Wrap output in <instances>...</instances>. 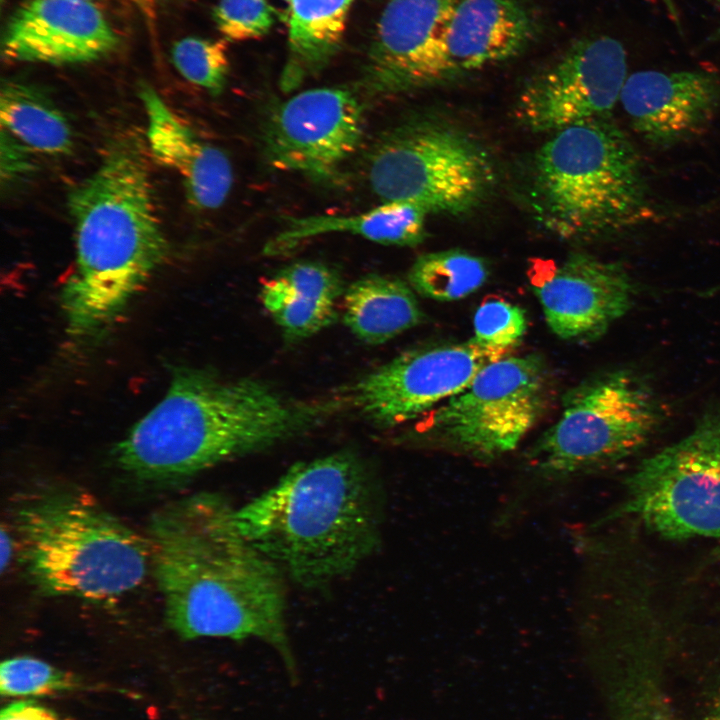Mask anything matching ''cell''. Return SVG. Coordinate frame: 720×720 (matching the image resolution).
<instances>
[{"label": "cell", "mask_w": 720, "mask_h": 720, "mask_svg": "<svg viewBox=\"0 0 720 720\" xmlns=\"http://www.w3.org/2000/svg\"><path fill=\"white\" fill-rule=\"evenodd\" d=\"M548 375L534 354L485 365L458 394L432 414L430 431L449 448L478 460L513 451L542 415Z\"/></svg>", "instance_id": "cell-10"}, {"label": "cell", "mask_w": 720, "mask_h": 720, "mask_svg": "<svg viewBox=\"0 0 720 720\" xmlns=\"http://www.w3.org/2000/svg\"><path fill=\"white\" fill-rule=\"evenodd\" d=\"M14 523L26 573L45 596L111 604L151 568L147 537L80 493L37 496L17 509Z\"/></svg>", "instance_id": "cell-5"}, {"label": "cell", "mask_w": 720, "mask_h": 720, "mask_svg": "<svg viewBox=\"0 0 720 720\" xmlns=\"http://www.w3.org/2000/svg\"><path fill=\"white\" fill-rule=\"evenodd\" d=\"M1 128L31 150L64 156L72 152L71 126L40 89L20 81H3L0 93Z\"/></svg>", "instance_id": "cell-24"}, {"label": "cell", "mask_w": 720, "mask_h": 720, "mask_svg": "<svg viewBox=\"0 0 720 720\" xmlns=\"http://www.w3.org/2000/svg\"><path fill=\"white\" fill-rule=\"evenodd\" d=\"M624 487L604 521L671 540H720V405L684 438L644 459Z\"/></svg>", "instance_id": "cell-8"}, {"label": "cell", "mask_w": 720, "mask_h": 720, "mask_svg": "<svg viewBox=\"0 0 720 720\" xmlns=\"http://www.w3.org/2000/svg\"><path fill=\"white\" fill-rule=\"evenodd\" d=\"M353 0H292L289 58L281 87L291 91L320 70L340 46Z\"/></svg>", "instance_id": "cell-23"}, {"label": "cell", "mask_w": 720, "mask_h": 720, "mask_svg": "<svg viewBox=\"0 0 720 720\" xmlns=\"http://www.w3.org/2000/svg\"><path fill=\"white\" fill-rule=\"evenodd\" d=\"M213 16L224 37L236 41L260 38L274 23L266 0H219Z\"/></svg>", "instance_id": "cell-29"}, {"label": "cell", "mask_w": 720, "mask_h": 720, "mask_svg": "<svg viewBox=\"0 0 720 720\" xmlns=\"http://www.w3.org/2000/svg\"><path fill=\"white\" fill-rule=\"evenodd\" d=\"M0 720H60L51 710L31 700L17 701L1 710Z\"/></svg>", "instance_id": "cell-31"}, {"label": "cell", "mask_w": 720, "mask_h": 720, "mask_svg": "<svg viewBox=\"0 0 720 720\" xmlns=\"http://www.w3.org/2000/svg\"><path fill=\"white\" fill-rule=\"evenodd\" d=\"M487 261L470 252L450 249L420 255L408 272L411 288L423 297L449 302L467 297L487 281Z\"/></svg>", "instance_id": "cell-25"}, {"label": "cell", "mask_w": 720, "mask_h": 720, "mask_svg": "<svg viewBox=\"0 0 720 720\" xmlns=\"http://www.w3.org/2000/svg\"><path fill=\"white\" fill-rule=\"evenodd\" d=\"M626 78V51L617 39L584 38L526 83L515 116L531 131L554 133L608 117Z\"/></svg>", "instance_id": "cell-11"}, {"label": "cell", "mask_w": 720, "mask_h": 720, "mask_svg": "<svg viewBox=\"0 0 720 720\" xmlns=\"http://www.w3.org/2000/svg\"><path fill=\"white\" fill-rule=\"evenodd\" d=\"M343 321L361 341L379 345L417 326L423 313L410 285L369 274L345 288Z\"/></svg>", "instance_id": "cell-22"}, {"label": "cell", "mask_w": 720, "mask_h": 720, "mask_svg": "<svg viewBox=\"0 0 720 720\" xmlns=\"http://www.w3.org/2000/svg\"><path fill=\"white\" fill-rule=\"evenodd\" d=\"M704 720H720V689L713 698Z\"/></svg>", "instance_id": "cell-34"}, {"label": "cell", "mask_w": 720, "mask_h": 720, "mask_svg": "<svg viewBox=\"0 0 720 720\" xmlns=\"http://www.w3.org/2000/svg\"><path fill=\"white\" fill-rule=\"evenodd\" d=\"M663 416L645 376L624 368L603 372L566 393L560 417L531 446L526 464L550 481L608 467L646 445Z\"/></svg>", "instance_id": "cell-7"}, {"label": "cell", "mask_w": 720, "mask_h": 720, "mask_svg": "<svg viewBox=\"0 0 720 720\" xmlns=\"http://www.w3.org/2000/svg\"><path fill=\"white\" fill-rule=\"evenodd\" d=\"M139 97L146 113L147 142L153 157L178 174L194 208H219L233 184L227 155L202 140L151 86L142 84Z\"/></svg>", "instance_id": "cell-19"}, {"label": "cell", "mask_w": 720, "mask_h": 720, "mask_svg": "<svg viewBox=\"0 0 720 720\" xmlns=\"http://www.w3.org/2000/svg\"><path fill=\"white\" fill-rule=\"evenodd\" d=\"M663 1H664L665 5L667 6L668 10L670 11V13L675 14V8H674L672 0H663ZM715 1L720 3V0H715Z\"/></svg>", "instance_id": "cell-35"}, {"label": "cell", "mask_w": 720, "mask_h": 720, "mask_svg": "<svg viewBox=\"0 0 720 720\" xmlns=\"http://www.w3.org/2000/svg\"><path fill=\"white\" fill-rule=\"evenodd\" d=\"M473 325V341L496 361L520 343L527 330V318L519 306L491 299L478 307Z\"/></svg>", "instance_id": "cell-27"}, {"label": "cell", "mask_w": 720, "mask_h": 720, "mask_svg": "<svg viewBox=\"0 0 720 720\" xmlns=\"http://www.w3.org/2000/svg\"><path fill=\"white\" fill-rule=\"evenodd\" d=\"M171 59L177 71L190 83L212 95L223 91L229 72L225 41L185 37L173 44Z\"/></svg>", "instance_id": "cell-26"}, {"label": "cell", "mask_w": 720, "mask_h": 720, "mask_svg": "<svg viewBox=\"0 0 720 720\" xmlns=\"http://www.w3.org/2000/svg\"><path fill=\"white\" fill-rule=\"evenodd\" d=\"M531 202L543 226L569 240L620 229L648 211L638 154L608 117L559 130L540 147Z\"/></svg>", "instance_id": "cell-6"}, {"label": "cell", "mask_w": 720, "mask_h": 720, "mask_svg": "<svg viewBox=\"0 0 720 720\" xmlns=\"http://www.w3.org/2000/svg\"><path fill=\"white\" fill-rule=\"evenodd\" d=\"M33 150L1 128V178L12 182L35 169Z\"/></svg>", "instance_id": "cell-30"}, {"label": "cell", "mask_w": 720, "mask_h": 720, "mask_svg": "<svg viewBox=\"0 0 720 720\" xmlns=\"http://www.w3.org/2000/svg\"><path fill=\"white\" fill-rule=\"evenodd\" d=\"M368 178L382 202H407L428 213L465 214L486 198L494 166L464 130L435 120L393 129L374 148Z\"/></svg>", "instance_id": "cell-9"}, {"label": "cell", "mask_w": 720, "mask_h": 720, "mask_svg": "<svg viewBox=\"0 0 720 720\" xmlns=\"http://www.w3.org/2000/svg\"><path fill=\"white\" fill-rule=\"evenodd\" d=\"M552 332L568 341L603 335L631 307L635 286L625 267L584 252L568 255L533 280Z\"/></svg>", "instance_id": "cell-14"}, {"label": "cell", "mask_w": 720, "mask_h": 720, "mask_svg": "<svg viewBox=\"0 0 720 720\" xmlns=\"http://www.w3.org/2000/svg\"><path fill=\"white\" fill-rule=\"evenodd\" d=\"M94 2L95 0H86ZM135 7L146 20L152 22L156 17V0H121Z\"/></svg>", "instance_id": "cell-33"}, {"label": "cell", "mask_w": 720, "mask_h": 720, "mask_svg": "<svg viewBox=\"0 0 720 720\" xmlns=\"http://www.w3.org/2000/svg\"><path fill=\"white\" fill-rule=\"evenodd\" d=\"M67 205L75 261L61 306L68 334L88 340L120 317L169 251L137 137L114 140L96 170L69 192Z\"/></svg>", "instance_id": "cell-3"}, {"label": "cell", "mask_w": 720, "mask_h": 720, "mask_svg": "<svg viewBox=\"0 0 720 720\" xmlns=\"http://www.w3.org/2000/svg\"><path fill=\"white\" fill-rule=\"evenodd\" d=\"M13 538L10 532L2 526L0 533V568L3 573L9 566L13 555Z\"/></svg>", "instance_id": "cell-32"}, {"label": "cell", "mask_w": 720, "mask_h": 720, "mask_svg": "<svg viewBox=\"0 0 720 720\" xmlns=\"http://www.w3.org/2000/svg\"><path fill=\"white\" fill-rule=\"evenodd\" d=\"M458 1L389 0L369 51V87L399 92L445 81L442 38Z\"/></svg>", "instance_id": "cell-15"}, {"label": "cell", "mask_w": 720, "mask_h": 720, "mask_svg": "<svg viewBox=\"0 0 720 720\" xmlns=\"http://www.w3.org/2000/svg\"><path fill=\"white\" fill-rule=\"evenodd\" d=\"M344 291L336 269L321 262L299 261L265 279L259 297L285 337L295 341L337 320Z\"/></svg>", "instance_id": "cell-20"}, {"label": "cell", "mask_w": 720, "mask_h": 720, "mask_svg": "<svg viewBox=\"0 0 720 720\" xmlns=\"http://www.w3.org/2000/svg\"><path fill=\"white\" fill-rule=\"evenodd\" d=\"M119 38L94 2L29 0L10 19L7 60L54 65L87 63L112 52Z\"/></svg>", "instance_id": "cell-16"}, {"label": "cell", "mask_w": 720, "mask_h": 720, "mask_svg": "<svg viewBox=\"0 0 720 720\" xmlns=\"http://www.w3.org/2000/svg\"><path fill=\"white\" fill-rule=\"evenodd\" d=\"M363 106L349 89L302 91L271 114L264 136L268 163L318 182L340 177L363 135Z\"/></svg>", "instance_id": "cell-12"}, {"label": "cell", "mask_w": 720, "mask_h": 720, "mask_svg": "<svg viewBox=\"0 0 720 720\" xmlns=\"http://www.w3.org/2000/svg\"><path fill=\"white\" fill-rule=\"evenodd\" d=\"M234 516L254 548L308 589L351 574L381 544V491L351 450L294 464Z\"/></svg>", "instance_id": "cell-4"}, {"label": "cell", "mask_w": 720, "mask_h": 720, "mask_svg": "<svg viewBox=\"0 0 720 720\" xmlns=\"http://www.w3.org/2000/svg\"><path fill=\"white\" fill-rule=\"evenodd\" d=\"M490 362L472 338L418 347L362 377L347 399L377 426L392 427L455 396Z\"/></svg>", "instance_id": "cell-13"}, {"label": "cell", "mask_w": 720, "mask_h": 720, "mask_svg": "<svg viewBox=\"0 0 720 720\" xmlns=\"http://www.w3.org/2000/svg\"><path fill=\"white\" fill-rule=\"evenodd\" d=\"M285 1H286V2H288V3L290 4L292 0H285Z\"/></svg>", "instance_id": "cell-36"}, {"label": "cell", "mask_w": 720, "mask_h": 720, "mask_svg": "<svg viewBox=\"0 0 720 720\" xmlns=\"http://www.w3.org/2000/svg\"><path fill=\"white\" fill-rule=\"evenodd\" d=\"M75 686L72 674L33 657L10 658L0 666V692L3 696L51 695Z\"/></svg>", "instance_id": "cell-28"}, {"label": "cell", "mask_w": 720, "mask_h": 720, "mask_svg": "<svg viewBox=\"0 0 720 720\" xmlns=\"http://www.w3.org/2000/svg\"><path fill=\"white\" fill-rule=\"evenodd\" d=\"M538 26L520 0H459L442 38L446 80L520 55L536 39Z\"/></svg>", "instance_id": "cell-18"}, {"label": "cell", "mask_w": 720, "mask_h": 720, "mask_svg": "<svg viewBox=\"0 0 720 720\" xmlns=\"http://www.w3.org/2000/svg\"><path fill=\"white\" fill-rule=\"evenodd\" d=\"M234 514L223 496L200 492L152 515L150 564L166 623L186 640L259 639L279 653L296 683L285 577L241 534Z\"/></svg>", "instance_id": "cell-1"}, {"label": "cell", "mask_w": 720, "mask_h": 720, "mask_svg": "<svg viewBox=\"0 0 720 720\" xmlns=\"http://www.w3.org/2000/svg\"><path fill=\"white\" fill-rule=\"evenodd\" d=\"M720 100L718 80L700 71L642 70L627 76L620 99L634 130L666 145L697 133Z\"/></svg>", "instance_id": "cell-17"}, {"label": "cell", "mask_w": 720, "mask_h": 720, "mask_svg": "<svg viewBox=\"0 0 720 720\" xmlns=\"http://www.w3.org/2000/svg\"><path fill=\"white\" fill-rule=\"evenodd\" d=\"M338 401L289 399L251 378L178 368L164 397L117 443L119 468L170 483L294 438L320 424Z\"/></svg>", "instance_id": "cell-2"}, {"label": "cell", "mask_w": 720, "mask_h": 720, "mask_svg": "<svg viewBox=\"0 0 720 720\" xmlns=\"http://www.w3.org/2000/svg\"><path fill=\"white\" fill-rule=\"evenodd\" d=\"M422 207L407 202H382L353 215H312L291 218L286 227L264 246L265 255L295 249L313 237L347 232L384 245L415 246L424 240L426 217Z\"/></svg>", "instance_id": "cell-21"}]
</instances>
